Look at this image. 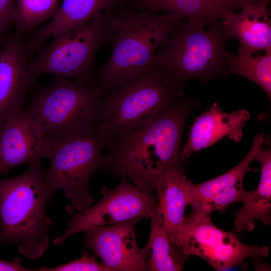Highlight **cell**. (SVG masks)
Here are the masks:
<instances>
[{"label":"cell","mask_w":271,"mask_h":271,"mask_svg":"<svg viewBox=\"0 0 271 271\" xmlns=\"http://www.w3.org/2000/svg\"><path fill=\"white\" fill-rule=\"evenodd\" d=\"M249 118L250 114L245 109L224 112L214 102L191 126L188 141L182 148L183 159L185 161L192 153L208 148L226 137L235 143L240 142Z\"/></svg>","instance_id":"cell-15"},{"label":"cell","mask_w":271,"mask_h":271,"mask_svg":"<svg viewBox=\"0 0 271 271\" xmlns=\"http://www.w3.org/2000/svg\"><path fill=\"white\" fill-rule=\"evenodd\" d=\"M0 228H1V221H0Z\"/></svg>","instance_id":"cell-28"},{"label":"cell","mask_w":271,"mask_h":271,"mask_svg":"<svg viewBox=\"0 0 271 271\" xmlns=\"http://www.w3.org/2000/svg\"><path fill=\"white\" fill-rule=\"evenodd\" d=\"M115 10L118 25L110 42V56L95 77V84L102 93L148 68L157 51L168 42L181 23V19L169 12L157 15L122 7Z\"/></svg>","instance_id":"cell-4"},{"label":"cell","mask_w":271,"mask_h":271,"mask_svg":"<svg viewBox=\"0 0 271 271\" xmlns=\"http://www.w3.org/2000/svg\"><path fill=\"white\" fill-rule=\"evenodd\" d=\"M118 25L114 11H105L81 28L53 37L29 62L32 78L36 81L41 75L53 74L95 84V56L102 45L110 42Z\"/></svg>","instance_id":"cell-6"},{"label":"cell","mask_w":271,"mask_h":271,"mask_svg":"<svg viewBox=\"0 0 271 271\" xmlns=\"http://www.w3.org/2000/svg\"><path fill=\"white\" fill-rule=\"evenodd\" d=\"M26 46L16 37L0 45V125L21 110L35 82L29 70Z\"/></svg>","instance_id":"cell-14"},{"label":"cell","mask_w":271,"mask_h":271,"mask_svg":"<svg viewBox=\"0 0 271 271\" xmlns=\"http://www.w3.org/2000/svg\"><path fill=\"white\" fill-rule=\"evenodd\" d=\"M264 143L266 146H261L254 159L260 165L258 187L243 201V206L235 214L234 227L238 233L253 230L256 221L266 225L270 224L271 148L268 137Z\"/></svg>","instance_id":"cell-20"},{"label":"cell","mask_w":271,"mask_h":271,"mask_svg":"<svg viewBox=\"0 0 271 271\" xmlns=\"http://www.w3.org/2000/svg\"><path fill=\"white\" fill-rule=\"evenodd\" d=\"M102 93L95 84L55 77L27 109L50 143L68 135L96 129Z\"/></svg>","instance_id":"cell-7"},{"label":"cell","mask_w":271,"mask_h":271,"mask_svg":"<svg viewBox=\"0 0 271 271\" xmlns=\"http://www.w3.org/2000/svg\"><path fill=\"white\" fill-rule=\"evenodd\" d=\"M197 103L193 97L181 96L148 123L109 141L100 169L120 181L130 180L144 191H155L167 172L184 168L183 132Z\"/></svg>","instance_id":"cell-1"},{"label":"cell","mask_w":271,"mask_h":271,"mask_svg":"<svg viewBox=\"0 0 271 271\" xmlns=\"http://www.w3.org/2000/svg\"><path fill=\"white\" fill-rule=\"evenodd\" d=\"M139 221L134 219L89 228L83 232L84 245L110 271L147 270L136 236L135 226Z\"/></svg>","instance_id":"cell-12"},{"label":"cell","mask_w":271,"mask_h":271,"mask_svg":"<svg viewBox=\"0 0 271 271\" xmlns=\"http://www.w3.org/2000/svg\"><path fill=\"white\" fill-rule=\"evenodd\" d=\"M60 0H15L13 24L18 33L28 32L52 18Z\"/></svg>","instance_id":"cell-23"},{"label":"cell","mask_w":271,"mask_h":271,"mask_svg":"<svg viewBox=\"0 0 271 271\" xmlns=\"http://www.w3.org/2000/svg\"><path fill=\"white\" fill-rule=\"evenodd\" d=\"M227 66L225 73L228 77L235 74L245 77L257 84L271 98V50L262 55L226 53Z\"/></svg>","instance_id":"cell-22"},{"label":"cell","mask_w":271,"mask_h":271,"mask_svg":"<svg viewBox=\"0 0 271 271\" xmlns=\"http://www.w3.org/2000/svg\"><path fill=\"white\" fill-rule=\"evenodd\" d=\"M182 246L187 255L203 258L217 270L240 265L249 257H265L269 252L267 246L244 243L233 232L219 228L211 216H187Z\"/></svg>","instance_id":"cell-10"},{"label":"cell","mask_w":271,"mask_h":271,"mask_svg":"<svg viewBox=\"0 0 271 271\" xmlns=\"http://www.w3.org/2000/svg\"><path fill=\"white\" fill-rule=\"evenodd\" d=\"M205 28L181 22L157 51L152 63L183 87L191 79L206 83L227 77L226 44L230 38L221 21Z\"/></svg>","instance_id":"cell-5"},{"label":"cell","mask_w":271,"mask_h":271,"mask_svg":"<svg viewBox=\"0 0 271 271\" xmlns=\"http://www.w3.org/2000/svg\"><path fill=\"white\" fill-rule=\"evenodd\" d=\"M5 38L3 34H0V45L3 43Z\"/></svg>","instance_id":"cell-27"},{"label":"cell","mask_w":271,"mask_h":271,"mask_svg":"<svg viewBox=\"0 0 271 271\" xmlns=\"http://www.w3.org/2000/svg\"><path fill=\"white\" fill-rule=\"evenodd\" d=\"M129 0H63L48 24L37 31L26 45L29 55L49 38L77 29L100 14L123 6Z\"/></svg>","instance_id":"cell-16"},{"label":"cell","mask_w":271,"mask_h":271,"mask_svg":"<svg viewBox=\"0 0 271 271\" xmlns=\"http://www.w3.org/2000/svg\"><path fill=\"white\" fill-rule=\"evenodd\" d=\"M187 179L184 168L171 170L162 177L155 189L158 199L156 216L172 240L182 248L189 206Z\"/></svg>","instance_id":"cell-19"},{"label":"cell","mask_w":271,"mask_h":271,"mask_svg":"<svg viewBox=\"0 0 271 271\" xmlns=\"http://www.w3.org/2000/svg\"><path fill=\"white\" fill-rule=\"evenodd\" d=\"M104 143L96 129L72 134L50 143V166L44 188L50 201L54 192L63 190L79 212L89 208L94 199L89 182L100 168Z\"/></svg>","instance_id":"cell-8"},{"label":"cell","mask_w":271,"mask_h":271,"mask_svg":"<svg viewBox=\"0 0 271 271\" xmlns=\"http://www.w3.org/2000/svg\"><path fill=\"white\" fill-rule=\"evenodd\" d=\"M270 1L247 4L240 12L232 13L221 21L227 36L238 39V54L253 55L271 50V21L267 9Z\"/></svg>","instance_id":"cell-18"},{"label":"cell","mask_w":271,"mask_h":271,"mask_svg":"<svg viewBox=\"0 0 271 271\" xmlns=\"http://www.w3.org/2000/svg\"><path fill=\"white\" fill-rule=\"evenodd\" d=\"M50 144L27 109L0 125V175L18 166L49 158Z\"/></svg>","instance_id":"cell-13"},{"label":"cell","mask_w":271,"mask_h":271,"mask_svg":"<svg viewBox=\"0 0 271 271\" xmlns=\"http://www.w3.org/2000/svg\"><path fill=\"white\" fill-rule=\"evenodd\" d=\"M102 198L94 206L75 214L67 222V228L53 242L61 245L70 236L89 228L110 225L131 220L151 218L156 213L157 195L140 189L126 181H121L114 189L103 186Z\"/></svg>","instance_id":"cell-9"},{"label":"cell","mask_w":271,"mask_h":271,"mask_svg":"<svg viewBox=\"0 0 271 271\" xmlns=\"http://www.w3.org/2000/svg\"><path fill=\"white\" fill-rule=\"evenodd\" d=\"M15 12V0H0V34L13 23Z\"/></svg>","instance_id":"cell-25"},{"label":"cell","mask_w":271,"mask_h":271,"mask_svg":"<svg viewBox=\"0 0 271 271\" xmlns=\"http://www.w3.org/2000/svg\"><path fill=\"white\" fill-rule=\"evenodd\" d=\"M26 268L22 264V259L17 257L12 261H7L0 258V271H34Z\"/></svg>","instance_id":"cell-26"},{"label":"cell","mask_w":271,"mask_h":271,"mask_svg":"<svg viewBox=\"0 0 271 271\" xmlns=\"http://www.w3.org/2000/svg\"><path fill=\"white\" fill-rule=\"evenodd\" d=\"M37 271H110L102 263H99L94 255L90 256L87 252H83L78 259L70 261L53 267L42 266Z\"/></svg>","instance_id":"cell-24"},{"label":"cell","mask_w":271,"mask_h":271,"mask_svg":"<svg viewBox=\"0 0 271 271\" xmlns=\"http://www.w3.org/2000/svg\"><path fill=\"white\" fill-rule=\"evenodd\" d=\"M184 87L152 63L136 77L104 91L96 130L104 143L148 123L177 98Z\"/></svg>","instance_id":"cell-2"},{"label":"cell","mask_w":271,"mask_h":271,"mask_svg":"<svg viewBox=\"0 0 271 271\" xmlns=\"http://www.w3.org/2000/svg\"><path fill=\"white\" fill-rule=\"evenodd\" d=\"M265 0H130L133 9L152 13L173 14L178 19L206 27L225 19L247 4H259Z\"/></svg>","instance_id":"cell-17"},{"label":"cell","mask_w":271,"mask_h":271,"mask_svg":"<svg viewBox=\"0 0 271 271\" xmlns=\"http://www.w3.org/2000/svg\"><path fill=\"white\" fill-rule=\"evenodd\" d=\"M264 140L263 132L255 136L250 150L243 159L220 176L199 184L187 178L186 193L191 207L188 216H210L213 211L224 212L230 205L242 203L252 192L244 189V178L247 172L252 170L250 165Z\"/></svg>","instance_id":"cell-11"},{"label":"cell","mask_w":271,"mask_h":271,"mask_svg":"<svg viewBox=\"0 0 271 271\" xmlns=\"http://www.w3.org/2000/svg\"><path fill=\"white\" fill-rule=\"evenodd\" d=\"M45 174L39 162L19 176L0 179V244L17 245L31 259L43 256L50 245L53 221L46 212Z\"/></svg>","instance_id":"cell-3"},{"label":"cell","mask_w":271,"mask_h":271,"mask_svg":"<svg viewBox=\"0 0 271 271\" xmlns=\"http://www.w3.org/2000/svg\"><path fill=\"white\" fill-rule=\"evenodd\" d=\"M149 239L141 249L148 271H180L189 260L183 249L175 243L158 221L151 218Z\"/></svg>","instance_id":"cell-21"}]
</instances>
